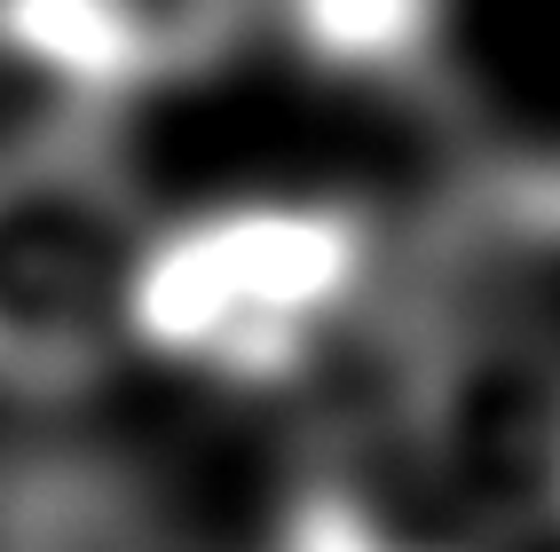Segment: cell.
Listing matches in <instances>:
<instances>
[{"label": "cell", "mask_w": 560, "mask_h": 552, "mask_svg": "<svg viewBox=\"0 0 560 552\" xmlns=\"http://www.w3.org/2000/svg\"><path fill=\"white\" fill-rule=\"evenodd\" d=\"M355 284L363 221L348 205H221L151 230L127 340L221 379H292Z\"/></svg>", "instance_id": "1"}, {"label": "cell", "mask_w": 560, "mask_h": 552, "mask_svg": "<svg viewBox=\"0 0 560 552\" xmlns=\"http://www.w3.org/2000/svg\"><path fill=\"white\" fill-rule=\"evenodd\" d=\"M142 245V205L110 158L71 134L0 142V379L88 387L127 340Z\"/></svg>", "instance_id": "2"}, {"label": "cell", "mask_w": 560, "mask_h": 552, "mask_svg": "<svg viewBox=\"0 0 560 552\" xmlns=\"http://www.w3.org/2000/svg\"><path fill=\"white\" fill-rule=\"evenodd\" d=\"M410 442L474 521L521 529L560 513V372L537 348L498 331L427 348L410 372Z\"/></svg>", "instance_id": "3"}, {"label": "cell", "mask_w": 560, "mask_h": 552, "mask_svg": "<svg viewBox=\"0 0 560 552\" xmlns=\"http://www.w3.org/2000/svg\"><path fill=\"white\" fill-rule=\"evenodd\" d=\"M253 0H0V48L48 87L110 103L237 48Z\"/></svg>", "instance_id": "4"}, {"label": "cell", "mask_w": 560, "mask_h": 552, "mask_svg": "<svg viewBox=\"0 0 560 552\" xmlns=\"http://www.w3.org/2000/svg\"><path fill=\"white\" fill-rule=\"evenodd\" d=\"M301 48L331 71H395L427 48L434 0H284Z\"/></svg>", "instance_id": "5"}, {"label": "cell", "mask_w": 560, "mask_h": 552, "mask_svg": "<svg viewBox=\"0 0 560 552\" xmlns=\"http://www.w3.org/2000/svg\"><path fill=\"white\" fill-rule=\"evenodd\" d=\"M284 552H442V544H419L410 529L380 521L355 490H308L284 529Z\"/></svg>", "instance_id": "6"}]
</instances>
